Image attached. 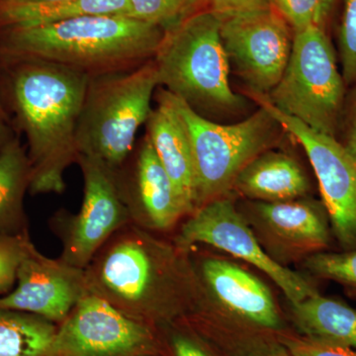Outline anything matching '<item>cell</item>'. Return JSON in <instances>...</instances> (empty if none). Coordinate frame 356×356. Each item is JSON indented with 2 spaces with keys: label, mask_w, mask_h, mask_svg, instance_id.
I'll use <instances>...</instances> for the list:
<instances>
[{
  "label": "cell",
  "mask_w": 356,
  "mask_h": 356,
  "mask_svg": "<svg viewBox=\"0 0 356 356\" xmlns=\"http://www.w3.org/2000/svg\"><path fill=\"white\" fill-rule=\"evenodd\" d=\"M197 243L220 248L257 267L280 286L292 304L318 293L302 276L281 266L262 250L229 199L217 198L204 204L182 225L175 245L189 250Z\"/></svg>",
  "instance_id": "7c38bea8"
},
{
  "label": "cell",
  "mask_w": 356,
  "mask_h": 356,
  "mask_svg": "<svg viewBox=\"0 0 356 356\" xmlns=\"http://www.w3.org/2000/svg\"><path fill=\"white\" fill-rule=\"evenodd\" d=\"M343 133L341 145L356 163V83L350 95L346 96L339 131Z\"/></svg>",
  "instance_id": "83f0119b"
},
{
  "label": "cell",
  "mask_w": 356,
  "mask_h": 356,
  "mask_svg": "<svg viewBox=\"0 0 356 356\" xmlns=\"http://www.w3.org/2000/svg\"><path fill=\"white\" fill-rule=\"evenodd\" d=\"M219 15L229 70L248 86V93L268 95L286 69L291 26L274 7Z\"/></svg>",
  "instance_id": "ba28073f"
},
{
  "label": "cell",
  "mask_w": 356,
  "mask_h": 356,
  "mask_svg": "<svg viewBox=\"0 0 356 356\" xmlns=\"http://www.w3.org/2000/svg\"><path fill=\"white\" fill-rule=\"evenodd\" d=\"M115 175L136 226L165 231L189 215L147 135Z\"/></svg>",
  "instance_id": "5bb4252c"
},
{
  "label": "cell",
  "mask_w": 356,
  "mask_h": 356,
  "mask_svg": "<svg viewBox=\"0 0 356 356\" xmlns=\"http://www.w3.org/2000/svg\"><path fill=\"white\" fill-rule=\"evenodd\" d=\"M219 14L205 8L165 33L153 58L159 86L201 116L236 113L245 105L231 88Z\"/></svg>",
  "instance_id": "277c9868"
},
{
  "label": "cell",
  "mask_w": 356,
  "mask_h": 356,
  "mask_svg": "<svg viewBox=\"0 0 356 356\" xmlns=\"http://www.w3.org/2000/svg\"><path fill=\"white\" fill-rule=\"evenodd\" d=\"M13 138V135L7 123V119L0 115V152Z\"/></svg>",
  "instance_id": "1f68e13d"
},
{
  "label": "cell",
  "mask_w": 356,
  "mask_h": 356,
  "mask_svg": "<svg viewBox=\"0 0 356 356\" xmlns=\"http://www.w3.org/2000/svg\"><path fill=\"white\" fill-rule=\"evenodd\" d=\"M30 180L31 165L27 149L19 138L13 136L0 152V233H29L24 198Z\"/></svg>",
  "instance_id": "44dd1931"
},
{
  "label": "cell",
  "mask_w": 356,
  "mask_h": 356,
  "mask_svg": "<svg viewBox=\"0 0 356 356\" xmlns=\"http://www.w3.org/2000/svg\"><path fill=\"white\" fill-rule=\"evenodd\" d=\"M295 321L308 339L356 350V311L317 294L293 304Z\"/></svg>",
  "instance_id": "ffe728a7"
},
{
  "label": "cell",
  "mask_w": 356,
  "mask_h": 356,
  "mask_svg": "<svg viewBox=\"0 0 356 356\" xmlns=\"http://www.w3.org/2000/svg\"><path fill=\"white\" fill-rule=\"evenodd\" d=\"M233 187L252 199L282 202L306 195L310 182L292 156L270 149L255 156L241 170Z\"/></svg>",
  "instance_id": "e0dca14e"
},
{
  "label": "cell",
  "mask_w": 356,
  "mask_h": 356,
  "mask_svg": "<svg viewBox=\"0 0 356 356\" xmlns=\"http://www.w3.org/2000/svg\"><path fill=\"white\" fill-rule=\"evenodd\" d=\"M346 86L325 28L311 25L294 31L286 69L264 96L275 108L312 130L337 138Z\"/></svg>",
  "instance_id": "52a82bcc"
},
{
  "label": "cell",
  "mask_w": 356,
  "mask_h": 356,
  "mask_svg": "<svg viewBox=\"0 0 356 356\" xmlns=\"http://www.w3.org/2000/svg\"><path fill=\"white\" fill-rule=\"evenodd\" d=\"M334 0H273V7L291 26L293 31L311 25L325 28Z\"/></svg>",
  "instance_id": "d4e9b609"
},
{
  "label": "cell",
  "mask_w": 356,
  "mask_h": 356,
  "mask_svg": "<svg viewBox=\"0 0 356 356\" xmlns=\"http://www.w3.org/2000/svg\"><path fill=\"white\" fill-rule=\"evenodd\" d=\"M16 121L27 140L32 195L62 194L76 163V131L89 76L40 60H2Z\"/></svg>",
  "instance_id": "6da1fadb"
},
{
  "label": "cell",
  "mask_w": 356,
  "mask_h": 356,
  "mask_svg": "<svg viewBox=\"0 0 356 356\" xmlns=\"http://www.w3.org/2000/svg\"><path fill=\"white\" fill-rule=\"evenodd\" d=\"M273 7V0H207V8L217 14L240 13Z\"/></svg>",
  "instance_id": "f546056e"
},
{
  "label": "cell",
  "mask_w": 356,
  "mask_h": 356,
  "mask_svg": "<svg viewBox=\"0 0 356 356\" xmlns=\"http://www.w3.org/2000/svg\"><path fill=\"white\" fill-rule=\"evenodd\" d=\"M170 356H209L192 337L175 332L168 341Z\"/></svg>",
  "instance_id": "4dcf8cb0"
},
{
  "label": "cell",
  "mask_w": 356,
  "mask_h": 356,
  "mask_svg": "<svg viewBox=\"0 0 356 356\" xmlns=\"http://www.w3.org/2000/svg\"><path fill=\"white\" fill-rule=\"evenodd\" d=\"M161 353H156V355H147V356H161Z\"/></svg>",
  "instance_id": "e575fe53"
},
{
  "label": "cell",
  "mask_w": 356,
  "mask_h": 356,
  "mask_svg": "<svg viewBox=\"0 0 356 356\" xmlns=\"http://www.w3.org/2000/svg\"><path fill=\"white\" fill-rule=\"evenodd\" d=\"M58 327L31 314L0 310V356H56Z\"/></svg>",
  "instance_id": "7402d4cb"
},
{
  "label": "cell",
  "mask_w": 356,
  "mask_h": 356,
  "mask_svg": "<svg viewBox=\"0 0 356 356\" xmlns=\"http://www.w3.org/2000/svg\"><path fill=\"white\" fill-rule=\"evenodd\" d=\"M88 292L84 269L26 248L13 291L0 296V310L31 314L60 325Z\"/></svg>",
  "instance_id": "4fadbf2b"
},
{
  "label": "cell",
  "mask_w": 356,
  "mask_h": 356,
  "mask_svg": "<svg viewBox=\"0 0 356 356\" xmlns=\"http://www.w3.org/2000/svg\"><path fill=\"white\" fill-rule=\"evenodd\" d=\"M172 98L191 142L195 210L221 198L234 186L241 170L275 147L285 134L280 122L262 106L245 120L222 125L201 116L175 95Z\"/></svg>",
  "instance_id": "8992f818"
},
{
  "label": "cell",
  "mask_w": 356,
  "mask_h": 356,
  "mask_svg": "<svg viewBox=\"0 0 356 356\" xmlns=\"http://www.w3.org/2000/svg\"><path fill=\"white\" fill-rule=\"evenodd\" d=\"M56 356H147L161 353L158 330L86 292L58 325Z\"/></svg>",
  "instance_id": "8fae6325"
},
{
  "label": "cell",
  "mask_w": 356,
  "mask_h": 356,
  "mask_svg": "<svg viewBox=\"0 0 356 356\" xmlns=\"http://www.w3.org/2000/svg\"><path fill=\"white\" fill-rule=\"evenodd\" d=\"M128 0H56L19 2L0 0V31L29 29L84 16H130Z\"/></svg>",
  "instance_id": "ac0fdd59"
},
{
  "label": "cell",
  "mask_w": 356,
  "mask_h": 356,
  "mask_svg": "<svg viewBox=\"0 0 356 356\" xmlns=\"http://www.w3.org/2000/svg\"><path fill=\"white\" fill-rule=\"evenodd\" d=\"M88 291L143 324L158 327L175 313V252L130 222L84 269Z\"/></svg>",
  "instance_id": "3957f363"
},
{
  "label": "cell",
  "mask_w": 356,
  "mask_h": 356,
  "mask_svg": "<svg viewBox=\"0 0 356 356\" xmlns=\"http://www.w3.org/2000/svg\"><path fill=\"white\" fill-rule=\"evenodd\" d=\"M76 163L83 177L81 209L76 214L58 210L50 226L62 243L60 259L86 269L109 238L132 221L115 173L86 156H77Z\"/></svg>",
  "instance_id": "9c48e42d"
},
{
  "label": "cell",
  "mask_w": 356,
  "mask_h": 356,
  "mask_svg": "<svg viewBox=\"0 0 356 356\" xmlns=\"http://www.w3.org/2000/svg\"><path fill=\"white\" fill-rule=\"evenodd\" d=\"M339 55L346 86L356 83V0H344L339 30Z\"/></svg>",
  "instance_id": "4316f807"
},
{
  "label": "cell",
  "mask_w": 356,
  "mask_h": 356,
  "mask_svg": "<svg viewBox=\"0 0 356 356\" xmlns=\"http://www.w3.org/2000/svg\"><path fill=\"white\" fill-rule=\"evenodd\" d=\"M159 86L153 58L134 70L89 76L77 124L79 156L116 175L135 149Z\"/></svg>",
  "instance_id": "5b68a950"
},
{
  "label": "cell",
  "mask_w": 356,
  "mask_h": 356,
  "mask_svg": "<svg viewBox=\"0 0 356 356\" xmlns=\"http://www.w3.org/2000/svg\"><path fill=\"white\" fill-rule=\"evenodd\" d=\"M165 31L124 15L84 16L0 31V60H40L88 74L126 72L154 58Z\"/></svg>",
  "instance_id": "7a4b0ae2"
},
{
  "label": "cell",
  "mask_w": 356,
  "mask_h": 356,
  "mask_svg": "<svg viewBox=\"0 0 356 356\" xmlns=\"http://www.w3.org/2000/svg\"><path fill=\"white\" fill-rule=\"evenodd\" d=\"M204 280L218 299L255 324L277 327L280 316L266 285L236 264L219 259L202 264Z\"/></svg>",
  "instance_id": "2e32d148"
},
{
  "label": "cell",
  "mask_w": 356,
  "mask_h": 356,
  "mask_svg": "<svg viewBox=\"0 0 356 356\" xmlns=\"http://www.w3.org/2000/svg\"><path fill=\"white\" fill-rule=\"evenodd\" d=\"M287 346L293 356H356V351L350 348L317 343L311 339H292L287 341Z\"/></svg>",
  "instance_id": "f1b7e54d"
},
{
  "label": "cell",
  "mask_w": 356,
  "mask_h": 356,
  "mask_svg": "<svg viewBox=\"0 0 356 356\" xmlns=\"http://www.w3.org/2000/svg\"><path fill=\"white\" fill-rule=\"evenodd\" d=\"M0 115H1L2 117H4V118L7 119V114L6 110L3 108V106H2L1 102H0Z\"/></svg>",
  "instance_id": "836d02e7"
},
{
  "label": "cell",
  "mask_w": 356,
  "mask_h": 356,
  "mask_svg": "<svg viewBox=\"0 0 356 356\" xmlns=\"http://www.w3.org/2000/svg\"><path fill=\"white\" fill-rule=\"evenodd\" d=\"M30 241L29 233H0V296L8 294L15 287L18 269Z\"/></svg>",
  "instance_id": "484cf974"
},
{
  "label": "cell",
  "mask_w": 356,
  "mask_h": 356,
  "mask_svg": "<svg viewBox=\"0 0 356 356\" xmlns=\"http://www.w3.org/2000/svg\"><path fill=\"white\" fill-rule=\"evenodd\" d=\"M154 99L156 107L145 124L146 135L191 215L195 210V180L188 134L172 95L159 86Z\"/></svg>",
  "instance_id": "9a60e30c"
},
{
  "label": "cell",
  "mask_w": 356,
  "mask_h": 356,
  "mask_svg": "<svg viewBox=\"0 0 356 356\" xmlns=\"http://www.w3.org/2000/svg\"><path fill=\"white\" fill-rule=\"evenodd\" d=\"M8 1H19V2H48V1H56V0H8Z\"/></svg>",
  "instance_id": "d6a6232c"
},
{
  "label": "cell",
  "mask_w": 356,
  "mask_h": 356,
  "mask_svg": "<svg viewBox=\"0 0 356 356\" xmlns=\"http://www.w3.org/2000/svg\"><path fill=\"white\" fill-rule=\"evenodd\" d=\"M306 266L316 275L356 292V248L339 254L318 252L309 257Z\"/></svg>",
  "instance_id": "cb8c5ba5"
},
{
  "label": "cell",
  "mask_w": 356,
  "mask_h": 356,
  "mask_svg": "<svg viewBox=\"0 0 356 356\" xmlns=\"http://www.w3.org/2000/svg\"><path fill=\"white\" fill-rule=\"evenodd\" d=\"M131 17L159 26L166 32L207 8V0H128Z\"/></svg>",
  "instance_id": "603a6c76"
},
{
  "label": "cell",
  "mask_w": 356,
  "mask_h": 356,
  "mask_svg": "<svg viewBox=\"0 0 356 356\" xmlns=\"http://www.w3.org/2000/svg\"><path fill=\"white\" fill-rule=\"evenodd\" d=\"M259 216L275 235L307 250H320L329 245L331 232L324 212L307 201L262 202Z\"/></svg>",
  "instance_id": "d6986e66"
},
{
  "label": "cell",
  "mask_w": 356,
  "mask_h": 356,
  "mask_svg": "<svg viewBox=\"0 0 356 356\" xmlns=\"http://www.w3.org/2000/svg\"><path fill=\"white\" fill-rule=\"evenodd\" d=\"M293 136L310 159L332 232L344 250L356 248V163L337 138L280 111L264 95L248 93Z\"/></svg>",
  "instance_id": "30bf717a"
}]
</instances>
